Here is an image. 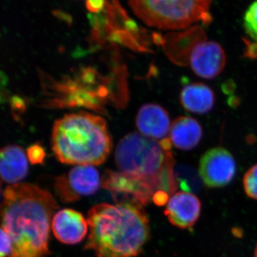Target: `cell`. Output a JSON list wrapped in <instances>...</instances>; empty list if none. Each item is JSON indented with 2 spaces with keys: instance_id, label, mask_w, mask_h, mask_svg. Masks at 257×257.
Masks as SVG:
<instances>
[{
  "instance_id": "cell-1",
  "label": "cell",
  "mask_w": 257,
  "mask_h": 257,
  "mask_svg": "<svg viewBox=\"0 0 257 257\" xmlns=\"http://www.w3.org/2000/svg\"><path fill=\"white\" fill-rule=\"evenodd\" d=\"M0 207L2 225L13 243L11 257H47L52 216L58 209L50 192L28 183L4 191Z\"/></svg>"
},
{
  "instance_id": "cell-2",
  "label": "cell",
  "mask_w": 257,
  "mask_h": 257,
  "mask_svg": "<svg viewBox=\"0 0 257 257\" xmlns=\"http://www.w3.org/2000/svg\"><path fill=\"white\" fill-rule=\"evenodd\" d=\"M90 228L86 249L97 257H136L150 238V221L143 206L101 203L87 214Z\"/></svg>"
},
{
  "instance_id": "cell-3",
  "label": "cell",
  "mask_w": 257,
  "mask_h": 257,
  "mask_svg": "<svg viewBox=\"0 0 257 257\" xmlns=\"http://www.w3.org/2000/svg\"><path fill=\"white\" fill-rule=\"evenodd\" d=\"M52 147L56 158L62 163L92 166L104 163L112 143L105 120L81 111L55 121Z\"/></svg>"
},
{
  "instance_id": "cell-4",
  "label": "cell",
  "mask_w": 257,
  "mask_h": 257,
  "mask_svg": "<svg viewBox=\"0 0 257 257\" xmlns=\"http://www.w3.org/2000/svg\"><path fill=\"white\" fill-rule=\"evenodd\" d=\"M115 162L121 172L147 182L155 194H175V160L160 142L140 133L128 134L116 146Z\"/></svg>"
},
{
  "instance_id": "cell-5",
  "label": "cell",
  "mask_w": 257,
  "mask_h": 257,
  "mask_svg": "<svg viewBox=\"0 0 257 257\" xmlns=\"http://www.w3.org/2000/svg\"><path fill=\"white\" fill-rule=\"evenodd\" d=\"M213 0H128L134 14L152 28L184 30L192 24L211 23Z\"/></svg>"
},
{
  "instance_id": "cell-6",
  "label": "cell",
  "mask_w": 257,
  "mask_h": 257,
  "mask_svg": "<svg viewBox=\"0 0 257 257\" xmlns=\"http://www.w3.org/2000/svg\"><path fill=\"white\" fill-rule=\"evenodd\" d=\"M101 184L100 176L96 168L92 166L79 165L72 168L67 175L57 177L54 187L62 202L71 203L94 194Z\"/></svg>"
},
{
  "instance_id": "cell-7",
  "label": "cell",
  "mask_w": 257,
  "mask_h": 257,
  "mask_svg": "<svg viewBox=\"0 0 257 257\" xmlns=\"http://www.w3.org/2000/svg\"><path fill=\"white\" fill-rule=\"evenodd\" d=\"M101 186L111 193L118 203H132L145 206L152 200L155 194L147 182L121 172L106 171Z\"/></svg>"
},
{
  "instance_id": "cell-8",
  "label": "cell",
  "mask_w": 257,
  "mask_h": 257,
  "mask_svg": "<svg viewBox=\"0 0 257 257\" xmlns=\"http://www.w3.org/2000/svg\"><path fill=\"white\" fill-rule=\"evenodd\" d=\"M199 174L209 188H221L231 183L236 172L232 154L224 147L207 150L199 160Z\"/></svg>"
},
{
  "instance_id": "cell-9",
  "label": "cell",
  "mask_w": 257,
  "mask_h": 257,
  "mask_svg": "<svg viewBox=\"0 0 257 257\" xmlns=\"http://www.w3.org/2000/svg\"><path fill=\"white\" fill-rule=\"evenodd\" d=\"M226 62V54L222 47L217 42L204 39L193 47L187 65L198 77L211 79L221 74Z\"/></svg>"
},
{
  "instance_id": "cell-10",
  "label": "cell",
  "mask_w": 257,
  "mask_h": 257,
  "mask_svg": "<svg viewBox=\"0 0 257 257\" xmlns=\"http://www.w3.org/2000/svg\"><path fill=\"white\" fill-rule=\"evenodd\" d=\"M202 211V203L192 192H178L169 199L165 214L176 227L186 229L197 223Z\"/></svg>"
},
{
  "instance_id": "cell-11",
  "label": "cell",
  "mask_w": 257,
  "mask_h": 257,
  "mask_svg": "<svg viewBox=\"0 0 257 257\" xmlns=\"http://www.w3.org/2000/svg\"><path fill=\"white\" fill-rule=\"evenodd\" d=\"M88 225L81 213L72 209H64L54 215L52 229L56 239L60 242L73 245L86 237Z\"/></svg>"
},
{
  "instance_id": "cell-12",
  "label": "cell",
  "mask_w": 257,
  "mask_h": 257,
  "mask_svg": "<svg viewBox=\"0 0 257 257\" xmlns=\"http://www.w3.org/2000/svg\"><path fill=\"white\" fill-rule=\"evenodd\" d=\"M136 124L141 135L158 142L169 138L172 125L165 108L152 103L144 104L139 109Z\"/></svg>"
},
{
  "instance_id": "cell-13",
  "label": "cell",
  "mask_w": 257,
  "mask_h": 257,
  "mask_svg": "<svg viewBox=\"0 0 257 257\" xmlns=\"http://www.w3.org/2000/svg\"><path fill=\"white\" fill-rule=\"evenodd\" d=\"M207 39L205 32L199 26L193 27L182 33H173L162 40L165 53L172 62L187 65L189 53L198 42Z\"/></svg>"
},
{
  "instance_id": "cell-14",
  "label": "cell",
  "mask_w": 257,
  "mask_h": 257,
  "mask_svg": "<svg viewBox=\"0 0 257 257\" xmlns=\"http://www.w3.org/2000/svg\"><path fill=\"white\" fill-rule=\"evenodd\" d=\"M29 165L26 155L18 145L0 149V179L8 184H18L28 175Z\"/></svg>"
},
{
  "instance_id": "cell-15",
  "label": "cell",
  "mask_w": 257,
  "mask_h": 257,
  "mask_svg": "<svg viewBox=\"0 0 257 257\" xmlns=\"http://www.w3.org/2000/svg\"><path fill=\"white\" fill-rule=\"evenodd\" d=\"M215 101L214 91L204 83H191L181 91L180 103L182 107L193 114H207L212 110Z\"/></svg>"
},
{
  "instance_id": "cell-16",
  "label": "cell",
  "mask_w": 257,
  "mask_h": 257,
  "mask_svg": "<svg viewBox=\"0 0 257 257\" xmlns=\"http://www.w3.org/2000/svg\"><path fill=\"white\" fill-rule=\"evenodd\" d=\"M203 138V130L198 121L191 116H180L171 125V143L179 150L189 151L200 143Z\"/></svg>"
},
{
  "instance_id": "cell-17",
  "label": "cell",
  "mask_w": 257,
  "mask_h": 257,
  "mask_svg": "<svg viewBox=\"0 0 257 257\" xmlns=\"http://www.w3.org/2000/svg\"><path fill=\"white\" fill-rule=\"evenodd\" d=\"M175 173L177 185L180 186L184 192H191L194 188V183L197 181L196 175L190 167L181 165L175 167Z\"/></svg>"
},
{
  "instance_id": "cell-18",
  "label": "cell",
  "mask_w": 257,
  "mask_h": 257,
  "mask_svg": "<svg viewBox=\"0 0 257 257\" xmlns=\"http://www.w3.org/2000/svg\"><path fill=\"white\" fill-rule=\"evenodd\" d=\"M243 27L248 36L257 42V0L248 7L245 13Z\"/></svg>"
},
{
  "instance_id": "cell-19",
  "label": "cell",
  "mask_w": 257,
  "mask_h": 257,
  "mask_svg": "<svg viewBox=\"0 0 257 257\" xmlns=\"http://www.w3.org/2000/svg\"><path fill=\"white\" fill-rule=\"evenodd\" d=\"M243 187L246 195L257 200V165L248 169L243 178Z\"/></svg>"
},
{
  "instance_id": "cell-20",
  "label": "cell",
  "mask_w": 257,
  "mask_h": 257,
  "mask_svg": "<svg viewBox=\"0 0 257 257\" xmlns=\"http://www.w3.org/2000/svg\"><path fill=\"white\" fill-rule=\"evenodd\" d=\"M28 155L29 160L32 165H40L45 160L46 154L41 145L35 144L29 147Z\"/></svg>"
},
{
  "instance_id": "cell-21",
  "label": "cell",
  "mask_w": 257,
  "mask_h": 257,
  "mask_svg": "<svg viewBox=\"0 0 257 257\" xmlns=\"http://www.w3.org/2000/svg\"><path fill=\"white\" fill-rule=\"evenodd\" d=\"M13 252V243L9 235L0 227V257H8Z\"/></svg>"
},
{
  "instance_id": "cell-22",
  "label": "cell",
  "mask_w": 257,
  "mask_h": 257,
  "mask_svg": "<svg viewBox=\"0 0 257 257\" xmlns=\"http://www.w3.org/2000/svg\"><path fill=\"white\" fill-rule=\"evenodd\" d=\"M105 3L106 0H87L86 7L91 13H97L102 11Z\"/></svg>"
},
{
  "instance_id": "cell-23",
  "label": "cell",
  "mask_w": 257,
  "mask_h": 257,
  "mask_svg": "<svg viewBox=\"0 0 257 257\" xmlns=\"http://www.w3.org/2000/svg\"><path fill=\"white\" fill-rule=\"evenodd\" d=\"M254 257H257V244H256V248H255V250H254Z\"/></svg>"
},
{
  "instance_id": "cell-24",
  "label": "cell",
  "mask_w": 257,
  "mask_h": 257,
  "mask_svg": "<svg viewBox=\"0 0 257 257\" xmlns=\"http://www.w3.org/2000/svg\"><path fill=\"white\" fill-rule=\"evenodd\" d=\"M0 196H1V195H0Z\"/></svg>"
}]
</instances>
